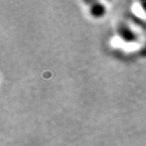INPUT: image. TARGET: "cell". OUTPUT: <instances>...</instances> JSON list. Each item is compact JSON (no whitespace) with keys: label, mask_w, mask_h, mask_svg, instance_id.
I'll list each match as a JSON object with an SVG mask.
<instances>
[{"label":"cell","mask_w":146,"mask_h":146,"mask_svg":"<svg viewBox=\"0 0 146 146\" xmlns=\"http://www.w3.org/2000/svg\"><path fill=\"white\" fill-rule=\"evenodd\" d=\"M144 49H145V50H146V48H144Z\"/></svg>","instance_id":"4"},{"label":"cell","mask_w":146,"mask_h":146,"mask_svg":"<svg viewBox=\"0 0 146 146\" xmlns=\"http://www.w3.org/2000/svg\"><path fill=\"white\" fill-rule=\"evenodd\" d=\"M90 13L94 18H101L106 13V7L101 3H94L90 7Z\"/></svg>","instance_id":"2"},{"label":"cell","mask_w":146,"mask_h":146,"mask_svg":"<svg viewBox=\"0 0 146 146\" xmlns=\"http://www.w3.org/2000/svg\"><path fill=\"white\" fill-rule=\"evenodd\" d=\"M118 33H119V35L124 40L128 41V42H131V41L137 40V35H135V32H133L130 29V27H129L128 26L121 25L118 29Z\"/></svg>","instance_id":"1"},{"label":"cell","mask_w":146,"mask_h":146,"mask_svg":"<svg viewBox=\"0 0 146 146\" xmlns=\"http://www.w3.org/2000/svg\"><path fill=\"white\" fill-rule=\"evenodd\" d=\"M143 8L146 11V2H144V3H143Z\"/></svg>","instance_id":"3"}]
</instances>
